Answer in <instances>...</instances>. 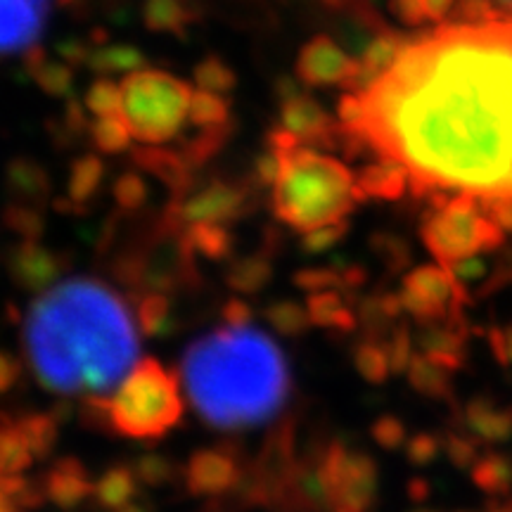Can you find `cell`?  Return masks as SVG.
Here are the masks:
<instances>
[{
  "instance_id": "cell-1",
  "label": "cell",
  "mask_w": 512,
  "mask_h": 512,
  "mask_svg": "<svg viewBox=\"0 0 512 512\" xmlns=\"http://www.w3.org/2000/svg\"><path fill=\"white\" fill-rule=\"evenodd\" d=\"M358 98L361 119L347 131L406 166L415 195L472 197L512 230V12L406 38Z\"/></svg>"
},
{
  "instance_id": "cell-2",
  "label": "cell",
  "mask_w": 512,
  "mask_h": 512,
  "mask_svg": "<svg viewBox=\"0 0 512 512\" xmlns=\"http://www.w3.org/2000/svg\"><path fill=\"white\" fill-rule=\"evenodd\" d=\"M24 354L48 392L107 396L138 363L136 316L102 280H62L38 294L29 309Z\"/></svg>"
},
{
  "instance_id": "cell-3",
  "label": "cell",
  "mask_w": 512,
  "mask_h": 512,
  "mask_svg": "<svg viewBox=\"0 0 512 512\" xmlns=\"http://www.w3.org/2000/svg\"><path fill=\"white\" fill-rule=\"evenodd\" d=\"M185 394L216 430H247L271 420L290 394V368L278 344L254 325H223L185 349Z\"/></svg>"
},
{
  "instance_id": "cell-4",
  "label": "cell",
  "mask_w": 512,
  "mask_h": 512,
  "mask_svg": "<svg viewBox=\"0 0 512 512\" xmlns=\"http://www.w3.org/2000/svg\"><path fill=\"white\" fill-rule=\"evenodd\" d=\"M363 202L356 174L347 164L313 147L299 145L283 152L273 185V211L280 223L297 233L335 226Z\"/></svg>"
},
{
  "instance_id": "cell-5",
  "label": "cell",
  "mask_w": 512,
  "mask_h": 512,
  "mask_svg": "<svg viewBox=\"0 0 512 512\" xmlns=\"http://www.w3.org/2000/svg\"><path fill=\"white\" fill-rule=\"evenodd\" d=\"M107 427L126 439H159L183 418V394L176 375L157 358L133 366L105 399Z\"/></svg>"
},
{
  "instance_id": "cell-6",
  "label": "cell",
  "mask_w": 512,
  "mask_h": 512,
  "mask_svg": "<svg viewBox=\"0 0 512 512\" xmlns=\"http://www.w3.org/2000/svg\"><path fill=\"white\" fill-rule=\"evenodd\" d=\"M121 117L138 145H166L190 124V100L195 88L188 81L143 67L121 76Z\"/></svg>"
},
{
  "instance_id": "cell-7",
  "label": "cell",
  "mask_w": 512,
  "mask_h": 512,
  "mask_svg": "<svg viewBox=\"0 0 512 512\" xmlns=\"http://www.w3.org/2000/svg\"><path fill=\"white\" fill-rule=\"evenodd\" d=\"M420 238L437 264L451 268L501 245L503 228L491 221L477 200L456 195L434 202L422 219Z\"/></svg>"
},
{
  "instance_id": "cell-8",
  "label": "cell",
  "mask_w": 512,
  "mask_h": 512,
  "mask_svg": "<svg viewBox=\"0 0 512 512\" xmlns=\"http://www.w3.org/2000/svg\"><path fill=\"white\" fill-rule=\"evenodd\" d=\"M330 491V512H368L380 489V467L368 453L332 441L318 456Z\"/></svg>"
},
{
  "instance_id": "cell-9",
  "label": "cell",
  "mask_w": 512,
  "mask_h": 512,
  "mask_svg": "<svg viewBox=\"0 0 512 512\" xmlns=\"http://www.w3.org/2000/svg\"><path fill=\"white\" fill-rule=\"evenodd\" d=\"M249 209L247 185L223 181L204 183L202 188H190L183 197L174 200V207L166 214V223L183 230L197 223H216V226H230Z\"/></svg>"
},
{
  "instance_id": "cell-10",
  "label": "cell",
  "mask_w": 512,
  "mask_h": 512,
  "mask_svg": "<svg viewBox=\"0 0 512 512\" xmlns=\"http://www.w3.org/2000/svg\"><path fill=\"white\" fill-rule=\"evenodd\" d=\"M399 297L403 311L418 318V323H439L456 316L463 290L446 266L430 264L413 268L403 278Z\"/></svg>"
},
{
  "instance_id": "cell-11",
  "label": "cell",
  "mask_w": 512,
  "mask_h": 512,
  "mask_svg": "<svg viewBox=\"0 0 512 512\" xmlns=\"http://www.w3.org/2000/svg\"><path fill=\"white\" fill-rule=\"evenodd\" d=\"M185 489L197 498H223L240 491L245 482L240 458L226 446L200 448L183 467Z\"/></svg>"
},
{
  "instance_id": "cell-12",
  "label": "cell",
  "mask_w": 512,
  "mask_h": 512,
  "mask_svg": "<svg viewBox=\"0 0 512 512\" xmlns=\"http://www.w3.org/2000/svg\"><path fill=\"white\" fill-rule=\"evenodd\" d=\"M358 67L356 57H351L335 38L313 36L299 50L294 72L297 79L311 88H347Z\"/></svg>"
},
{
  "instance_id": "cell-13",
  "label": "cell",
  "mask_w": 512,
  "mask_h": 512,
  "mask_svg": "<svg viewBox=\"0 0 512 512\" xmlns=\"http://www.w3.org/2000/svg\"><path fill=\"white\" fill-rule=\"evenodd\" d=\"M50 0H0V55L24 50L46 29Z\"/></svg>"
},
{
  "instance_id": "cell-14",
  "label": "cell",
  "mask_w": 512,
  "mask_h": 512,
  "mask_svg": "<svg viewBox=\"0 0 512 512\" xmlns=\"http://www.w3.org/2000/svg\"><path fill=\"white\" fill-rule=\"evenodd\" d=\"M280 126L302 143L332 145L335 136H339L335 121L330 119L325 107L306 93L285 95L283 105H280Z\"/></svg>"
},
{
  "instance_id": "cell-15",
  "label": "cell",
  "mask_w": 512,
  "mask_h": 512,
  "mask_svg": "<svg viewBox=\"0 0 512 512\" xmlns=\"http://www.w3.org/2000/svg\"><path fill=\"white\" fill-rule=\"evenodd\" d=\"M43 494L50 503H55L62 510L81 508L88 498L95 496V479L86 465L76 458H62L48 472L43 482Z\"/></svg>"
},
{
  "instance_id": "cell-16",
  "label": "cell",
  "mask_w": 512,
  "mask_h": 512,
  "mask_svg": "<svg viewBox=\"0 0 512 512\" xmlns=\"http://www.w3.org/2000/svg\"><path fill=\"white\" fill-rule=\"evenodd\" d=\"M356 188L366 200L396 202L411 190V176L406 166L389 157H377L356 171Z\"/></svg>"
},
{
  "instance_id": "cell-17",
  "label": "cell",
  "mask_w": 512,
  "mask_h": 512,
  "mask_svg": "<svg viewBox=\"0 0 512 512\" xmlns=\"http://www.w3.org/2000/svg\"><path fill=\"white\" fill-rule=\"evenodd\" d=\"M133 162L162 181L166 188L174 190V200L192 188V166L178 150H166L162 145H138L133 150Z\"/></svg>"
},
{
  "instance_id": "cell-18",
  "label": "cell",
  "mask_w": 512,
  "mask_h": 512,
  "mask_svg": "<svg viewBox=\"0 0 512 512\" xmlns=\"http://www.w3.org/2000/svg\"><path fill=\"white\" fill-rule=\"evenodd\" d=\"M62 271L64 261L60 259V254L41 245H27L15 261V275L19 283L38 294L57 285Z\"/></svg>"
},
{
  "instance_id": "cell-19",
  "label": "cell",
  "mask_w": 512,
  "mask_h": 512,
  "mask_svg": "<svg viewBox=\"0 0 512 512\" xmlns=\"http://www.w3.org/2000/svg\"><path fill=\"white\" fill-rule=\"evenodd\" d=\"M140 489V479L133 470V465H114L110 470H105L95 482V501L102 510L107 512H119L128 508L131 503H136Z\"/></svg>"
},
{
  "instance_id": "cell-20",
  "label": "cell",
  "mask_w": 512,
  "mask_h": 512,
  "mask_svg": "<svg viewBox=\"0 0 512 512\" xmlns=\"http://www.w3.org/2000/svg\"><path fill=\"white\" fill-rule=\"evenodd\" d=\"M304 304L306 309H309L311 323L316 325V328L351 332L358 325V313L344 302L342 292L339 290L309 294V299H306Z\"/></svg>"
},
{
  "instance_id": "cell-21",
  "label": "cell",
  "mask_w": 512,
  "mask_h": 512,
  "mask_svg": "<svg viewBox=\"0 0 512 512\" xmlns=\"http://www.w3.org/2000/svg\"><path fill=\"white\" fill-rule=\"evenodd\" d=\"M102 183H105V162H102L98 155L76 157L67 181L69 202H72L76 209L86 207V204H91L95 200Z\"/></svg>"
},
{
  "instance_id": "cell-22",
  "label": "cell",
  "mask_w": 512,
  "mask_h": 512,
  "mask_svg": "<svg viewBox=\"0 0 512 512\" xmlns=\"http://www.w3.org/2000/svg\"><path fill=\"white\" fill-rule=\"evenodd\" d=\"M86 67H91L98 76H126L145 67V55L126 43H105L88 53Z\"/></svg>"
},
{
  "instance_id": "cell-23",
  "label": "cell",
  "mask_w": 512,
  "mask_h": 512,
  "mask_svg": "<svg viewBox=\"0 0 512 512\" xmlns=\"http://www.w3.org/2000/svg\"><path fill=\"white\" fill-rule=\"evenodd\" d=\"M192 22L188 0H145L143 24L157 34L183 36Z\"/></svg>"
},
{
  "instance_id": "cell-24",
  "label": "cell",
  "mask_w": 512,
  "mask_h": 512,
  "mask_svg": "<svg viewBox=\"0 0 512 512\" xmlns=\"http://www.w3.org/2000/svg\"><path fill=\"white\" fill-rule=\"evenodd\" d=\"M183 238L188 240L192 252L209 261L230 259L235 247L230 226H216V223H197V226L183 228Z\"/></svg>"
},
{
  "instance_id": "cell-25",
  "label": "cell",
  "mask_w": 512,
  "mask_h": 512,
  "mask_svg": "<svg viewBox=\"0 0 512 512\" xmlns=\"http://www.w3.org/2000/svg\"><path fill=\"white\" fill-rule=\"evenodd\" d=\"M136 323L145 337L159 339L171 332L174 323V309L171 299L162 292H145L136 299Z\"/></svg>"
},
{
  "instance_id": "cell-26",
  "label": "cell",
  "mask_w": 512,
  "mask_h": 512,
  "mask_svg": "<svg viewBox=\"0 0 512 512\" xmlns=\"http://www.w3.org/2000/svg\"><path fill=\"white\" fill-rule=\"evenodd\" d=\"M273 266L264 254L242 256L228 264L226 280L235 292L240 294H259L264 287L271 283Z\"/></svg>"
},
{
  "instance_id": "cell-27",
  "label": "cell",
  "mask_w": 512,
  "mask_h": 512,
  "mask_svg": "<svg viewBox=\"0 0 512 512\" xmlns=\"http://www.w3.org/2000/svg\"><path fill=\"white\" fill-rule=\"evenodd\" d=\"M406 373L408 380H411V387L422 396L444 399L451 392V370L437 361H432V358L415 354Z\"/></svg>"
},
{
  "instance_id": "cell-28",
  "label": "cell",
  "mask_w": 512,
  "mask_h": 512,
  "mask_svg": "<svg viewBox=\"0 0 512 512\" xmlns=\"http://www.w3.org/2000/svg\"><path fill=\"white\" fill-rule=\"evenodd\" d=\"M354 366L358 375L370 384H382L389 380V375L394 373L392 361H389L387 342H382L380 337H366L354 347Z\"/></svg>"
},
{
  "instance_id": "cell-29",
  "label": "cell",
  "mask_w": 512,
  "mask_h": 512,
  "mask_svg": "<svg viewBox=\"0 0 512 512\" xmlns=\"http://www.w3.org/2000/svg\"><path fill=\"white\" fill-rule=\"evenodd\" d=\"M266 323L283 337H302L311 328V316L306 304L292 302V299H280L266 306Z\"/></svg>"
},
{
  "instance_id": "cell-30",
  "label": "cell",
  "mask_w": 512,
  "mask_h": 512,
  "mask_svg": "<svg viewBox=\"0 0 512 512\" xmlns=\"http://www.w3.org/2000/svg\"><path fill=\"white\" fill-rule=\"evenodd\" d=\"M88 133H91L95 150L102 152V155H119V152H126L133 140L121 114L95 119L91 128H88Z\"/></svg>"
},
{
  "instance_id": "cell-31",
  "label": "cell",
  "mask_w": 512,
  "mask_h": 512,
  "mask_svg": "<svg viewBox=\"0 0 512 512\" xmlns=\"http://www.w3.org/2000/svg\"><path fill=\"white\" fill-rule=\"evenodd\" d=\"M228 119H230L228 100L223 98V95L195 88V93H192V100H190V114H188V121L192 126L219 128V126H228Z\"/></svg>"
},
{
  "instance_id": "cell-32",
  "label": "cell",
  "mask_w": 512,
  "mask_h": 512,
  "mask_svg": "<svg viewBox=\"0 0 512 512\" xmlns=\"http://www.w3.org/2000/svg\"><path fill=\"white\" fill-rule=\"evenodd\" d=\"M467 425L472 427V432L479 434L482 439H503L505 434L512 430V420L508 413L496 411L491 403L482 399L472 401L467 406Z\"/></svg>"
},
{
  "instance_id": "cell-33",
  "label": "cell",
  "mask_w": 512,
  "mask_h": 512,
  "mask_svg": "<svg viewBox=\"0 0 512 512\" xmlns=\"http://www.w3.org/2000/svg\"><path fill=\"white\" fill-rule=\"evenodd\" d=\"M192 76H195L192 81H195V86L200 88V91L223 95V98H226L228 93H233L235 83H238V76H235L233 67H230L228 62H223L221 57H207V60H202L195 67Z\"/></svg>"
},
{
  "instance_id": "cell-34",
  "label": "cell",
  "mask_w": 512,
  "mask_h": 512,
  "mask_svg": "<svg viewBox=\"0 0 512 512\" xmlns=\"http://www.w3.org/2000/svg\"><path fill=\"white\" fill-rule=\"evenodd\" d=\"M83 107L95 119L100 117H114L121 114V88L119 83L110 79V76H100L88 86L86 95H83Z\"/></svg>"
},
{
  "instance_id": "cell-35",
  "label": "cell",
  "mask_w": 512,
  "mask_h": 512,
  "mask_svg": "<svg viewBox=\"0 0 512 512\" xmlns=\"http://www.w3.org/2000/svg\"><path fill=\"white\" fill-rule=\"evenodd\" d=\"M133 470H136L140 484L150 486V489L171 484L178 475H183V472H178L174 460L162 456V453H145L133 463Z\"/></svg>"
},
{
  "instance_id": "cell-36",
  "label": "cell",
  "mask_w": 512,
  "mask_h": 512,
  "mask_svg": "<svg viewBox=\"0 0 512 512\" xmlns=\"http://www.w3.org/2000/svg\"><path fill=\"white\" fill-rule=\"evenodd\" d=\"M112 197L117 209L121 211H138L143 209L150 200V188H147L145 178L138 171H124L117 176L112 185Z\"/></svg>"
},
{
  "instance_id": "cell-37",
  "label": "cell",
  "mask_w": 512,
  "mask_h": 512,
  "mask_svg": "<svg viewBox=\"0 0 512 512\" xmlns=\"http://www.w3.org/2000/svg\"><path fill=\"white\" fill-rule=\"evenodd\" d=\"M24 434H27L31 451L36 458H46L53 453L57 444V418L50 415H29V418L19 420Z\"/></svg>"
},
{
  "instance_id": "cell-38",
  "label": "cell",
  "mask_w": 512,
  "mask_h": 512,
  "mask_svg": "<svg viewBox=\"0 0 512 512\" xmlns=\"http://www.w3.org/2000/svg\"><path fill=\"white\" fill-rule=\"evenodd\" d=\"M294 285L302 287L309 294H316V292H325V290H339L342 287L344 290V280H342V273L337 271V268H330V266H311V268H304V271H297L294 273Z\"/></svg>"
},
{
  "instance_id": "cell-39",
  "label": "cell",
  "mask_w": 512,
  "mask_h": 512,
  "mask_svg": "<svg viewBox=\"0 0 512 512\" xmlns=\"http://www.w3.org/2000/svg\"><path fill=\"white\" fill-rule=\"evenodd\" d=\"M475 482L484 491H503L510 484V465L503 458H484L475 467Z\"/></svg>"
},
{
  "instance_id": "cell-40",
  "label": "cell",
  "mask_w": 512,
  "mask_h": 512,
  "mask_svg": "<svg viewBox=\"0 0 512 512\" xmlns=\"http://www.w3.org/2000/svg\"><path fill=\"white\" fill-rule=\"evenodd\" d=\"M370 434H373L375 444L382 446L384 451H396V448L406 446L408 434H406V425L394 415H382L373 422L370 427Z\"/></svg>"
},
{
  "instance_id": "cell-41",
  "label": "cell",
  "mask_w": 512,
  "mask_h": 512,
  "mask_svg": "<svg viewBox=\"0 0 512 512\" xmlns=\"http://www.w3.org/2000/svg\"><path fill=\"white\" fill-rule=\"evenodd\" d=\"M349 233V223H335V226H325V228H316L311 233H304L302 238V249L306 254H323L328 249L337 247L339 242L347 238Z\"/></svg>"
},
{
  "instance_id": "cell-42",
  "label": "cell",
  "mask_w": 512,
  "mask_h": 512,
  "mask_svg": "<svg viewBox=\"0 0 512 512\" xmlns=\"http://www.w3.org/2000/svg\"><path fill=\"white\" fill-rule=\"evenodd\" d=\"M413 337L411 332L406 328H394L392 337H389L387 342V351H389V361H392V370L394 373H406L408 366H411L413 361Z\"/></svg>"
},
{
  "instance_id": "cell-43",
  "label": "cell",
  "mask_w": 512,
  "mask_h": 512,
  "mask_svg": "<svg viewBox=\"0 0 512 512\" xmlns=\"http://www.w3.org/2000/svg\"><path fill=\"white\" fill-rule=\"evenodd\" d=\"M38 81L46 88L48 93L53 95H67L74 86V72L67 67V64H46L43 72H38Z\"/></svg>"
},
{
  "instance_id": "cell-44",
  "label": "cell",
  "mask_w": 512,
  "mask_h": 512,
  "mask_svg": "<svg viewBox=\"0 0 512 512\" xmlns=\"http://www.w3.org/2000/svg\"><path fill=\"white\" fill-rule=\"evenodd\" d=\"M406 456L411 465H430L439 456V439L432 437V434H415L406 441Z\"/></svg>"
},
{
  "instance_id": "cell-45",
  "label": "cell",
  "mask_w": 512,
  "mask_h": 512,
  "mask_svg": "<svg viewBox=\"0 0 512 512\" xmlns=\"http://www.w3.org/2000/svg\"><path fill=\"white\" fill-rule=\"evenodd\" d=\"M389 12H392L394 19H399L403 27H422V24H427L418 0H389Z\"/></svg>"
},
{
  "instance_id": "cell-46",
  "label": "cell",
  "mask_w": 512,
  "mask_h": 512,
  "mask_svg": "<svg viewBox=\"0 0 512 512\" xmlns=\"http://www.w3.org/2000/svg\"><path fill=\"white\" fill-rule=\"evenodd\" d=\"M422 15H425V22H437L444 24L446 19L453 17L456 12L458 0H418Z\"/></svg>"
},
{
  "instance_id": "cell-47",
  "label": "cell",
  "mask_w": 512,
  "mask_h": 512,
  "mask_svg": "<svg viewBox=\"0 0 512 512\" xmlns=\"http://www.w3.org/2000/svg\"><path fill=\"white\" fill-rule=\"evenodd\" d=\"M446 453L456 465H467L475 460V444L463 437H448Z\"/></svg>"
},
{
  "instance_id": "cell-48",
  "label": "cell",
  "mask_w": 512,
  "mask_h": 512,
  "mask_svg": "<svg viewBox=\"0 0 512 512\" xmlns=\"http://www.w3.org/2000/svg\"><path fill=\"white\" fill-rule=\"evenodd\" d=\"M223 318H226V325H235V328L252 325V309L245 302H240V299H233V302L223 306Z\"/></svg>"
},
{
  "instance_id": "cell-49",
  "label": "cell",
  "mask_w": 512,
  "mask_h": 512,
  "mask_svg": "<svg viewBox=\"0 0 512 512\" xmlns=\"http://www.w3.org/2000/svg\"><path fill=\"white\" fill-rule=\"evenodd\" d=\"M19 377V363L15 358L0 351V392H8Z\"/></svg>"
},
{
  "instance_id": "cell-50",
  "label": "cell",
  "mask_w": 512,
  "mask_h": 512,
  "mask_svg": "<svg viewBox=\"0 0 512 512\" xmlns=\"http://www.w3.org/2000/svg\"><path fill=\"white\" fill-rule=\"evenodd\" d=\"M5 479L8 477L0 475V512H10V505H8L10 494H8V486H5Z\"/></svg>"
},
{
  "instance_id": "cell-51",
  "label": "cell",
  "mask_w": 512,
  "mask_h": 512,
  "mask_svg": "<svg viewBox=\"0 0 512 512\" xmlns=\"http://www.w3.org/2000/svg\"><path fill=\"white\" fill-rule=\"evenodd\" d=\"M489 5H494L496 10H503V12H512V0H486Z\"/></svg>"
},
{
  "instance_id": "cell-52",
  "label": "cell",
  "mask_w": 512,
  "mask_h": 512,
  "mask_svg": "<svg viewBox=\"0 0 512 512\" xmlns=\"http://www.w3.org/2000/svg\"><path fill=\"white\" fill-rule=\"evenodd\" d=\"M498 347H508V356L512 358V330L505 337L498 339Z\"/></svg>"
},
{
  "instance_id": "cell-53",
  "label": "cell",
  "mask_w": 512,
  "mask_h": 512,
  "mask_svg": "<svg viewBox=\"0 0 512 512\" xmlns=\"http://www.w3.org/2000/svg\"><path fill=\"white\" fill-rule=\"evenodd\" d=\"M119 512H152V510L147 508V505H143V503H131V505H128V508L119 510Z\"/></svg>"
},
{
  "instance_id": "cell-54",
  "label": "cell",
  "mask_w": 512,
  "mask_h": 512,
  "mask_svg": "<svg viewBox=\"0 0 512 512\" xmlns=\"http://www.w3.org/2000/svg\"><path fill=\"white\" fill-rule=\"evenodd\" d=\"M413 512H432V510H413Z\"/></svg>"
}]
</instances>
